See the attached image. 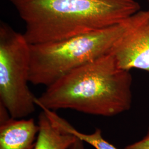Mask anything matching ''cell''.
<instances>
[{
  "label": "cell",
  "mask_w": 149,
  "mask_h": 149,
  "mask_svg": "<svg viewBox=\"0 0 149 149\" xmlns=\"http://www.w3.org/2000/svg\"><path fill=\"white\" fill-rule=\"evenodd\" d=\"M70 149H85L84 142L80 139L77 138L74 144L72 145Z\"/></svg>",
  "instance_id": "30bf717a"
},
{
  "label": "cell",
  "mask_w": 149,
  "mask_h": 149,
  "mask_svg": "<svg viewBox=\"0 0 149 149\" xmlns=\"http://www.w3.org/2000/svg\"><path fill=\"white\" fill-rule=\"evenodd\" d=\"M122 23L56 42L31 44L29 82L48 87L72 71L109 54L127 29Z\"/></svg>",
  "instance_id": "3957f363"
},
{
  "label": "cell",
  "mask_w": 149,
  "mask_h": 149,
  "mask_svg": "<svg viewBox=\"0 0 149 149\" xmlns=\"http://www.w3.org/2000/svg\"><path fill=\"white\" fill-rule=\"evenodd\" d=\"M124 149H149V128L143 138L133 144L128 145Z\"/></svg>",
  "instance_id": "9c48e42d"
},
{
  "label": "cell",
  "mask_w": 149,
  "mask_h": 149,
  "mask_svg": "<svg viewBox=\"0 0 149 149\" xmlns=\"http://www.w3.org/2000/svg\"><path fill=\"white\" fill-rule=\"evenodd\" d=\"M31 44L56 42L119 24L140 11L136 0H7Z\"/></svg>",
  "instance_id": "7a4b0ae2"
},
{
  "label": "cell",
  "mask_w": 149,
  "mask_h": 149,
  "mask_svg": "<svg viewBox=\"0 0 149 149\" xmlns=\"http://www.w3.org/2000/svg\"><path fill=\"white\" fill-rule=\"evenodd\" d=\"M109 54L118 66L130 71L142 70L149 73V17L148 11L131 16L127 29L114 44Z\"/></svg>",
  "instance_id": "5b68a950"
},
{
  "label": "cell",
  "mask_w": 149,
  "mask_h": 149,
  "mask_svg": "<svg viewBox=\"0 0 149 149\" xmlns=\"http://www.w3.org/2000/svg\"><path fill=\"white\" fill-rule=\"evenodd\" d=\"M148 15H149V10L148 11Z\"/></svg>",
  "instance_id": "8fae6325"
},
{
  "label": "cell",
  "mask_w": 149,
  "mask_h": 149,
  "mask_svg": "<svg viewBox=\"0 0 149 149\" xmlns=\"http://www.w3.org/2000/svg\"><path fill=\"white\" fill-rule=\"evenodd\" d=\"M133 77L111 54L65 75L36 98V104L52 111L69 109L87 114L113 117L132 107Z\"/></svg>",
  "instance_id": "6da1fadb"
},
{
  "label": "cell",
  "mask_w": 149,
  "mask_h": 149,
  "mask_svg": "<svg viewBox=\"0 0 149 149\" xmlns=\"http://www.w3.org/2000/svg\"><path fill=\"white\" fill-rule=\"evenodd\" d=\"M39 131L34 149H70L77 137L56 127L43 111L38 116Z\"/></svg>",
  "instance_id": "52a82bcc"
},
{
  "label": "cell",
  "mask_w": 149,
  "mask_h": 149,
  "mask_svg": "<svg viewBox=\"0 0 149 149\" xmlns=\"http://www.w3.org/2000/svg\"><path fill=\"white\" fill-rule=\"evenodd\" d=\"M45 113L49 119L56 127L63 131L74 135L84 143L90 144L95 149H118L103 138L100 129L97 128L92 133H81L64 118L59 116L55 111L47 109Z\"/></svg>",
  "instance_id": "ba28073f"
},
{
  "label": "cell",
  "mask_w": 149,
  "mask_h": 149,
  "mask_svg": "<svg viewBox=\"0 0 149 149\" xmlns=\"http://www.w3.org/2000/svg\"><path fill=\"white\" fill-rule=\"evenodd\" d=\"M38 131L34 119L11 117L0 122V149H34Z\"/></svg>",
  "instance_id": "8992f818"
},
{
  "label": "cell",
  "mask_w": 149,
  "mask_h": 149,
  "mask_svg": "<svg viewBox=\"0 0 149 149\" xmlns=\"http://www.w3.org/2000/svg\"><path fill=\"white\" fill-rule=\"evenodd\" d=\"M31 44L23 33L0 22V104L12 118L27 117L36 110V97L30 90Z\"/></svg>",
  "instance_id": "277c9868"
}]
</instances>
